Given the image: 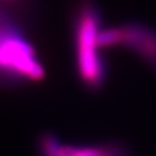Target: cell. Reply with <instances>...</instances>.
Returning a JSON list of instances; mask_svg holds the SVG:
<instances>
[{
    "label": "cell",
    "mask_w": 156,
    "mask_h": 156,
    "mask_svg": "<svg viewBox=\"0 0 156 156\" xmlns=\"http://www.w3.org/2000/svg\"><path fill=\"white\" fill-rule=\"evenodd\" d=\"M101 30L98 8L90 0H83L74 15L75 57L80 80L90 90H100L106 81V64L97 43Z\"/></svg>",
    "instance_id": "obj_1"
},
{
    "label": "cell",
    "mask_w": 156,
    "mask_h": 156,
    "mask_svg": "<svg viewBox=\"0 0 156 156\" xmlns=\"http://www.w3.org/2000/svg\"><path fill=\"white\" fill-rule=\"evenodd\" d=\"M0 71L32 83L44 79V68L34 48L14 31H0Z\"/></svg>",
    "instance_id": "obj_2"
},
{
    "label": "cell",
    "mask_w": 156,
    "mask_h": 156,
    "mask_svg": "<svg viewBox=\"0 0 156 156\" xmlns=\"http://www.w3.org/2000/svg\"><path fill=\"white\" fill-rule=\"evenodd\" d=\"M122 27V44L136 54L146 65L156 70V30L139 22L126 23Z\"/></svg>",
    "instance_id": "obj_3"
},
{
    "label": "cell",
    "mask_w": 156,
    "mask_h": 156,
    "mask_svg": "<svg viewBox=\"0 0 156 156\" xmlns=\"http://www.w3.org/2000/svg\"><path fill=\"white\" fill-rule=\"evenodd\" d=\"M42 156H130V154L127 146L117 141L97 145H68L58 139L47 145Z\"/></svg>",
    "instance_id": "obj_4"
},
{
    "label": "cell",
    "mask_w": 156,
    "mask_h": 156,
    "mask_svg": "<svg viewBox=\"0 0 156 156\" xmlns=\"http://www.w3.org/2000/svg\"><path fill=\"white\" fill-rule=\"evenodd\" d=\"M122 38H123V33L121 26L102 28L97 37V43L101 49L119 47L122 44Z\"/></svg>",
    "instance_id": "obj_5"
},
{
    "label": "cell",
    "mask_w": 156,
    "mask_h": 156,
    "mask_svg": "<svg viewBox=\"0 0 156 156\" xmlns=\"http://www.w3.org/2000/svg\"><path fill=\"white\" fill-rule=\"evenodd\" d=\"M3 2H8V0H3Z\"/></svg>",
    "instance_id": "obj_6"
}]
</instances>
